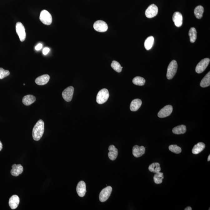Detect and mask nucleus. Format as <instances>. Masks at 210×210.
I'll return each instance as SVG.
<instances>
[{
  "label": "nucleus",
  "instance_id": "nucleus-1",
  "mask_svg": "<svg viewBox=\"0 0 210 210\" xmlns=\"http://www.w3.org/2000/svg\"><path fill=\"white\" fill-rule=\"evenodd\" d=\"M44 130V124L43 121L40 120L37 122L33 129V139L36 141H39L43 135Z\"/></svg>",
  "mask_w": 210,
  "mask_h": 210
},
{
  "label": "nucleus",
  "instance_id": "nucleus-2",
  "mask_svg": "<svg viewBox=\"0 0 210 210\" xmlns=\"http://www.w3.org/2000/svg\"><path fill=\"white\" fill-rule=\"evenodd\" d=\"M178 65L175 60H173L168 65L167 71V77L168 79H172L177 71Z\"/></svg>",
  "mask_w": 210,
  "mask_h": 210
},
{
  "label": "nucleus",
  "instance_id": "nucleus-3",
  "mask_svg": "<svg viewBox=\"0 0 210 210\" xmlns=\"http://www.w3.org/2000/svg\"><path fill=\"white\" fill-rule=\"evenodd\" d=\"M109 92L107 89H102L98 92L97 96V102L99 104H104L109 98Z\"/></svg>",
  "mask_w": 210,
  "mask_h": 210
},
{
  "label": "nucleus",
  "instance_id": "nucleus-4",
  "mask_svg": "<svg viewBox=\"0 0 210 210\" xmlns=\"http://www.w3.org/2000/svg\"><path fill=\"white\" fill-rule=\"evenodd\" d=\"M40 20L44 24L49 25L51 24L52 22V17L48 11L43 10L41 11L40 15Z\"/></svg>",
  "mask_w": 210,
  "mask_h": 210
},
{
  "label": "nucleus",
  "instance_id": "nucleus-5",
  "mask_svg": "<svg viewBox=\"0 0 210 210\" xmlns=\"http://www.w3.org/2000/svg\"><path fill=\"white\" fill-rule=\"evenodd\" d=\"M112 192V188L110 186L105 188L101 191L99 194V200L102 202H104L108 199Z\"/></svg>",
  "mask_w": 210,
  "mask_h": 210
},
{
  "label": "nucleus",
  "instance_id": "nucleus-6",
  "mask_svg": "<svg viewBox=\"0 0 210 210\" xmlns=\"http://www.w3.org/2000/svg\"><path fill=\"white\" fill-rule=\"evenodd\" d=\"M210 62V60L209 58H205L202 60L197 65L195 68L196 72L198 74L203 72L208 67Z\"/></svg>",
  "mask_w": 210,
  "mask_h": 210
},
{
  "label": "nucleus",
  "instance_id": "nucleus-7",
  "mask_svg": "<svg viewBox=\"0 0 210 210\" xmlns=\"http://www.w3.org/2000/svg\"><path fill=\"white\" fill-rule=\"evenodd\" d=\"M16 30L20 41L23 42L25 40L26 36L24 27L21 22H17L16 25Z\"/></svg>",
  "mask_w": 210,
  "mask_h": 210
},
{
  "label": "nucleus",
  "instance_id": "nucleus-8",
  "mask_svg": "<svg viewBox=\"0 0 210 210\" xmlns=\"http://www.w3.org/2000/svg\"><path fill=\"white\" fill-rule=\"evenodd\" d=\"M93 28L95 31L100 32H104L107 31L108 25L106 22L102 20H98L94 23Z\"/></svg>",
  "mask_w": 210,
  "mask_h": 210
},
{
  "label": "nucleus",
  "instance_id": "nucleus-9",
  "mask_svg": "<svg viewBox=\"0 0 210 210\" xmlns=\"http://www.w3.org/2000/svg\"><path fill=\"white\" fill-rule=\"evenodd\" d=\"M158 13V8L155 4H152L149 6L146 9L145 15L148 18H152L157 16Z\"/></svg>",
  "mask_w": 210,
  "mask_h": 210
},
{
  "label": "nucleus",
  "instance_id": "nucleus-10",
  "mask_svg": "<svg viewBox=\"0 0 210 210\" xmlns=\"http://www.w3.org/2000/svg\"><path fill=\"white\" fill-rule=\"evenodd\" d=\"M173 111V107L171 105H167L162 108L158 114V116L160 118H164L171 115Z\"/></svg>",
  "mask_w": 210,
  "mask_h": 210
},
{
  "label": "nucleus",
  "instance_id": "nucleus-11",
  "mask_svg": "<svg viewBox=\"0 0 210 210\" xmlns=\"http://www.w3.org/2000/svg\"><path fill=\"white\" fill-rule=\"evenodd\" d=\"M74 92V88L73 87H68L63 91L62 93L63 99L68 102L71 101Z\"/></svg>",
  "mask_w": 210,
  "mask_h": 210
},
{
  "label": "nucleus",
  "instance_id": "nucleus-12",
  "mask_svg": "<svg viewBox=\"0 0 210 210\" xmlns=\"http://www.w3.org/2000/svg\"><path fill=\"white\" fill-rule=\"evenodd\" d=\"M76 191L78 195L80 197H83L87 192L86 185L83 181H80L78 183L76 187Z\"/></svg>",
  "mask_w": 210,
  "mask_h": 210
},
{
  "label": "nucleus",
  "instance_id": "nucleus-13",
  "mask_svg": "<svg viewBox=\"0 0 210 210\" xmlns=\"http://www.w3.org/2000/svg\"><path fill=\"white\" fill-rule=\"evenodd\" d=\"M145 152V148L144 146L135 145L132 149V154L135 157L139 158L142 156Z\"/></svg>",
  "mask_w": 210,
  "mask_h": 210
},
{
  "label": "nucleus",
  "instance_id": "nucleus-14",
  "mask_svg": "<svg viewBox=\"0 0 210 210\" xmlns=\"http://www.w3.org/2000/svg\"><path fill=\"white\" fill-rule=\"evenodd\" d=\"M172 20L176 27H180L182 24L183 18L182 14L179 12H175L173 14Z\"/></svg>",
  "mask_w": 210,
  "mask_h": 210
},
{
  "label": "nucleus",
  "instance_id": "nucleus-15",
  "mask_svg": "<svg viewBox=\"0 0 210 210\" xmlns=\"http://www.w3.org/2000/svg\"><path fill=\"white\" fill-rule=\"evenodd\" d=\"M20 203V198L17 195H12L9 198V204L12 209H15L17 208Z\"/></svg>",
  "mask_w": 210,
  "mask_h": 210
},
{
  "label": "nucleus",
  "instance_id": "nucleus-16",
  "mask_svg": "<svg viewBox=\"0 0 210 210\" xmlns=\"http://www.w3.org/2000/svg\"><path fill=\"white\" fill-rule=\"evenodd\" d=\"M108 150L109 152H108V155L110 159L111 160H115L118 155V150L114 146L111 145L109 146Z\"/></svg>",
  "mask_w": 210,
  "mask_h": 210
},
{
  "label": "nucleus",
  "instance_id": "nucleus-17",
  "mask_svg": "<svg viewBox=\"0 0 210 210\" xmlns=\"http://www.w3.org/2000/svg\"><path fill=\"white\" fill-rule=\"evenodd\" d=\"M50 79V76L48 74H44L37 78L35 82L38 85H44L48 82Z\"/></svg>",
  "mask_w": 210,
  "mask_h": 210
},
{
  "label": "nucleus",
  "instance_id": "nucleus-18",
  "mask_svg": "<svg viewBox=\"0 0 210 210\" xmlns=\"http://www.w3.org/2000/svg\"><path fill=\"white\" fill-rule=\"evenodd\" d=\"M12 169L11 171V174L14 176H18L23 172V167L20 164H14L12 166Z\"/></svg>",
  "mask_w": 210,
  "mask_h": 210
},
{
  "label": "nucleus",
  "instance_id": "nucleus-19",
  "mask_svg": "<svg viewBox=\"0 0 210 210\" xmlns=\"http://www.w3.org/2000/svg\"><path fill=\"white\" fill-rule=\"evenodd\" d=\"M142 104L141 100L135 99L132 101L130 106V109L132 111H136L139 109Z\"/></svg>",
  "mask_w": 210,
  "mask_h": 210
},
{
  "label": "nucleus",
  "instance_id": "nucleus-20",
  "mask_svg": "<svg viewBox=\"0 0 210 210\" xmlns=\"http://www.w3.org/2000/svg\"><path fill=\"white\" fill-rule=\"evenodd\" d=\"M36 101V97L34 95H28L23 97L22 99V102L26 106H29L34 103Z\"/></svg>",
  "mask_w": 210,
  "mask_h": 210
},
{
  "label": "nucleus",
  "instance_id": "nucleus-21",
  "mask_svg": "<svg viewBox=\"0 0 210 210\" xmlns=\"http://www.w3.org/2000/svg\"><path fill=\"white\" fill-rule=\"evenodd\" d=\"M205 147L206 146L204 143L202 142H198L194 146L192 149V153L195 155H197L203 151Z\"/></svg>",
  "mask_w": 210,
  "mask_h": 210
},
{
  "label": "nucleus",
  "instance_id": "nucleus-22",
  "mask_svg": "<svg viewBox=\"0 0 210 210\" xmlns=\"http://www.w3.org/2000/svg\"><path fill=\"white\" fill-rule=\"evenodd\" d=\"M187 131V127L185 125H180L174 127L172 129V132L175 134H184Z\"/></svg>",
  "mask_w": 210,
  "mask_h": 210
},
{
  "label": "nucleus",
  "instance_id": "nucleus-23",
  "mask_svg": "<svg viewBox=\"0 0 210 210\" xmlns=\"http://www.w3.org/2000/svg\"><path fill=\"white\" fill-rule=\"evenodd\" d=\"M210 85V72L205 76L200 82V86L202 87L205 88Z\"/></svg>",
  "mask_w": 210,
  "mask_h": 210
},
{
  "label": "nucleus",
  "instance_id": "nucleus-24",
  "mask_svg": "<svg viewBox=\"0 0 210 210\" xmlns=\"http://www.w3.org/2000/svg\"><path fill=\"white\" fill-rule=\"evenodd\" d=\"M154 42V38L153 36H151L146 40L144 42V47L146 50H149L152 48Z\"/></svg>",
  "mask_w": 210,
  "mask_h": 210
},
{
  "label": "nucleus",
  "instance_id": "nucleus-25",
  "mask_svg": "<svg viewBox=\"0 0 210 210\" xmlns=\"http://www.w3.org/2000/svg\"><path fill=\"white\" fill-rule=\"evenodd\" d=\"M204 8L202 6H197L194 10V14L197 18L201 19L203 17Z\"/></svg>",
  "mask_w": 210,
  "mask_h": 210
},
{
  "label": "nucleus",
  "instance_id": "nucleus-26",
  "mask_svg": "<svg viewBox=\"0 0 210 210\" xmlns=\"http://www.w3.org/2000/svg\"><path fill=\"white\" fill-rule=\"evenodd\" d=\"M149 171L151 172L157 173L161 171L160 163H153L149 165L148 168Z\"/></svg>",
  "mask_w": 210,
  "mask_h": 210
},
{
  "label": "nucleus",
  "instance_id": "nucleus-27",
  "mask_svg": "<svg viewBox=\"0 0 210 210\" xmlns=\"http://www.w3.org/2000/svg\"><path fill=\"white\" fill-rule=\"evenodd\" d=\"M189 36L190 38V42H195L197 38V32L195 28H190L189 31Z\"/></svg>",
  "mask_w": 210,
  "mask_h": 210
},
{
  "label": "nucleus",
  "instance_id": "nucleus-28",
  "mask_svg": "<svg viewBox=\"0 0 210 210\" xmlns=\"http://www.w3.org/2000/svg\"><path fill=\"white\" fill-rule=\"evenodd\" d=\"M146 80L144 78L140 76H136L133 78L132 82L135 85L143 86L145 83Z\"/></svg>",
  "mask_w": 210,
  "mask_h": 210
},
{
  "label": "nucleus",
  "instance_id": "nucleus-29",
  "mask_svg": "<svg viewBox=\"0 0 210 210\" xmlns=\"http://www.w3.org/2000/svg\"><path fill=\"white\" fill-rule=\"evenodd\" d=\"M163 173L160 172L158 173H156L153 178L154 182L157 184H161L163 182Z\"/></svg>",
  "mask_w": 210,
  "mask_h": 210
},
{
  "label": "nucleus",
  "instance_id": "nucleus-30",
  "mask_svg": "<svg viewBox=\"0 0 210 210\" xmlns=\"http://www.w3.org/2000/svg\"><path fill=\"white\" fill-rule=\"evenodd\" d=\"M111 67L114 71L118 72H120L122 71V67L121 66L120 63L117 61L114 60L111 64Z\"/></svg>",
  "mask_w": 210,
  "mask_h": 210
},
{
  "label": "nucleus",
  "instance_id": "nucleus-31",
  "mask_svg": "<svg viewBox=\"0 0 210 210\" xmlns=\"http://www.w3.org/2000/svg\"><path fill=\"white\" fill-rule=\"evenodd\" d=\"M169 150L171 152L176 154H179L181 152V149L177 145H171L168 147Z\"/></svg>",
  "mask_w": 210,
  "mask_h": 210
},
{
  "label": "nucleus",
  "instance_id": "nucleus-32",
  "mask_svg": "<svg viewBox=\"0 0 210 210\" xmlns=\"http://www.w3.org/2000/svg\"><path fill=\"white\" fill-rule=\"evenodd\" d=\"M10 72L8 70H5L2 68H0V79H2L8 76Z\"/></svg>",
  "mask_w": 210,
  "mask_h": 210
},
{
  "label": "nucleus",
  "instance_id": "nucleus-33",
  "mask_svg": "<svg viewBox=\"0 0 210 210\" xmlns=\"http://www.w3.org/2000/svg\"><path fill=\"white\" fill-rule=\"evenodd\" d=\"M50 49L48 48H44L43 50L42 53L44 55H47V54H48L49 52H50Z\"/></svg>",
  "mask_w": 210,
  "mask_h": 210
},
{
  "label": "nucleus",
  "instance_id": "nucleus-34",
  "mask_svg": "<svg viewBox=\"0 0 210 210\" xmlns=\"http://www.w3.org/2000/svg\"><path fill=\"white\" fill-rule=\"evenodd\" d=\"M42 44L40 43L39 44H38L35 47V49H36V50L37 51H39V50H40L41 48H42Z\"/></svg>",
  "mask_w": 210,
  "mask_h": 210
},
{
  "label": "nucleus",
  "instance_id": "nucleus-35",
  "mask_svg": "<svg viewBox=\"0 0 210 210\" xmlns=\"http://www.w3.org/2000/svg\"><path fill=\"white\" fill-rule=\"evenodd\" d=\"M192 210V208L190 206L186 208L185 209H184V210Z\"/></svg>",
  "mask_w": 210,
  "mask_h": 210
},
{
  "label": "nucleus",
  "instance_id": "nucleus-36",
  "mask_svg": "<svg viewBox=\"0 0 210 210\" xmlns=\"http://www.w3.org/2000/svg\"><path fill=\"white\" fill-rule=\"evenodd\" d=\"M2 143L1 142V141H0V151L2 150Z\"/></svg>",
  "mask_w": 210,
  "mask_h": 210
},
{
  "label": "nucleus",
  "instance_id": "nucleus-37",
  "mask_svg": "<svg viewBox=\"0 0 210 210\" xmlns=\"http://www.w3.org/2000/svg\"><path fill=\"white\" fill-rule=\"evenodd\" d=\"M208 161H210V155L209 156V157H208Z\"/></svg>",
  "mask_w": 210,
  "mask_h": 210
}]
</instances>
